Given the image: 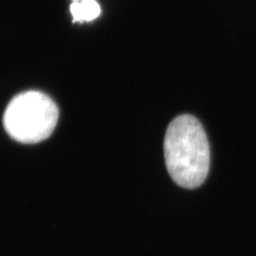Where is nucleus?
Listing matches in <instances>:
<instances>
[{
	"instance_id": "nucleus-1",
	"label": "nucleus",
	"mask_w": 256,
	"mask_h": 256,
	"mask_svg": "<svg viewBox=\"0 0 256 256\" xmlns=\"http://www.w3.org/2000/svg\"><path fill=\"white\" fill-rule=\"evenodd\" d=\"M164 159L178 185L189 189L202 185L210 171V150L198 120L189 114L173 120L164 137Z\"/></svg>"
},
{
	"instance_id": "nucleus-2",
	"label": "nucleus",
	"mask_w": 256,
	"mask_h": 256,
	"mask_svg": "<svg viewBox=\"0 0 256 256\" xmlns=\"http://www.w3.org/2000/svg\"><path fill=\"white\" fill-rule=\"evenodd\" d=\"M58 118L59 109L50 96L27 91L16 95L9 102L4 114V126L12 139L34 144L50 137Z\"/></svg>"
},
{
	"instance_id": "nucleus-3",
	"label": "nucleus",
	"mask_w": 256,
	"mask_h": 256,
	"mask_svg": "<svg viewBox=\"0 0 256 256\" xmlns=\"http://www.w3.org/2000/svg\"><path fill=\"white\" fill-rule=\"evenodd\" d=\"M70 11L74 22H92L100 15V6L96 0H73Z\"/></svg>"
}]
</instances>
